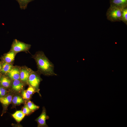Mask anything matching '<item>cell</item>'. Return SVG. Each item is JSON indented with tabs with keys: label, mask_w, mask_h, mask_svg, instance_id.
Here are the masks:
<instances>
[{
	"label": "cell",
	"mask_w": 127,
	"mask_h": 127,
	"mask_svg": "<svg viewBox=\"0 0 127 127\" xmlns=\"http://www.w3.org/2000/svg\"><path fill=\"white\" fill-rule=\"evenodd\" d=\"M33 57L36 61L38 71L39 73L48 76L57 75L54 72V65L43 52L39 51L36 52Z\"/></svg>",
	"instance_id": "1"
},
{
	"label": "cell",
	"mask_w": 127,
	"mask_h": 127,
	"mask_svg": "<svg viewBox=\"0 0 127 127\" xmlns=\"http://www.w3.org/2000/svg\"><path fill=\"white\" fill-rule=\"evenodd\" d=\"M121 9L110 5L106 13L107 19L112 22L121 21Z\"/></svg>",
	"instance_id": "2"
},
{
	"label": "cell",
	"mask_w": 127,
	"mask_h": 127,
	"mask_svg": "<svg viewBox=\"0 0 127 127\" xmlns=\"http://www.w3.org/2000/svg\"><path fill=\"white\" fill-rule=\"evenodd\" d=\"M31 46L30 44H26L15 39L12 42L11 50L16 53L22 51H28L29 49Z\"/></svg>",
	"instance_id": "3"
},
{
	"label": "cell",
	"mask_w": 127,
	"mask_h": 127,
	"mask_svg": "<svg viewBox=\"0 0 127 127\" xmlns=\"http://www.w3.org/2000/svg\"><path fill=\"white\" fill-rule=\"evenodd\" d=\"M28 80L31 86L37 90H38L41 79L37 73L31 71Z\"/></svg>",
	"instance_id": "4"
},
{
	"label": "cell",
	"mask_w": 127,
	"mask_h": 127,
	"mask_svg": "<svg viewBox=\"0 0 127 127\" xmlns=\"http://www.w3.org/2000/svg\"><path fill=\"white\" fill-rule=\"evenodd\" d=\"M49 118V116L46 115L45 109L44 107L41 114L36 120L37 122L38 127H48L46 121Z\"/></svg>",
	"instance_id": "5"
},
{
	"label": "cell",
	"mask_w": 127,
	"mask_h": 127,
	"mask_svg": "<svg viewBox=\"0 0 127 127\" xmlns=\"http://www.w3.org/2000/svg\"><path fill=\"white\" fill-rule=\"evenodd\" d=\"M110 5L121 9L127 7V0H110Z\"/></svg>",
	"instance_id": "6"
},
{
	"label": "cell",
	"mask_w": 127,
	"mask_h": 127,
	"mask_svg": "<svg viewBox=\"0 0 127 127\" xmlns=\"http://www.w3.org/2000/svg\"><path fill=\"white\" fill-rule=\"evenodd\" d=\"M8 73L9 77L12 79H20V70L17 67H13Z\"/></svg>",
	"instance_id": "7"
},
{
	"label": "cell",
	"mask_w": 127,
	"mask_h": 127,
	"mask_svg": "<svg viewBox=\"0 0 127 127\" xmlns=\"http://www.w3.org/2000/svg\"><path fill=\"white\" fill-rule=\"evenodd\" d=\"M31 71L28 69L24 68L20 70V79L23 82H25L28 80Z\"/></svg>",
	"instance_id": "8"
},
{
	"label": "cell",
	"mask_w": 127,
	"mask_h": 127,
	"mask_svg": "<svg viewBox=\"0 0 127 127\" xmlns=\"http://www.w3.org/2000/svg\"><path fill=\"white\" fill-rule=\"evenodd\" d=\"M16 53L11 50L4 56V59L5 62L11 64L14 60Z\"/></svg>",
	"instance_id": "9"
},
{
	"label": "cell",
	"mask_w": 127,
	"mask_h": 127,
	"mask_svg": "<svg viewBox=\"0 0 127 127\" xmlns=\"http://www.w3.org/2000/svg\"><path fill=\"white\" fill-rule=\"evenodd\" d=\"M12 88L14 90L19 91L22 90L23 87V83L19 80H13L12 83Z\"/></svg>",
	"instance_id": "10"
},
{
	"label": "cell",
	"mask_w": 127,
	"mask_h": 127,
	"mask_svg": "<svg viewBox=\"0 0 127 127\" xmlns=\"http://www.w3.org/2000/svg\"><path fill=\"white\" fill-rule=\"evenodd\" d=\"M0 83L1 85L3 87L8 88L11 85V80L5 76L2 77L0 79Z\"/></svg>",
	"instance_id": "11"
},
{
	"label": "cell",
	"mask_w": 127,
	"mask_h": 127,
	"mask_svg": "<svg viewBox=\"0 0 127 127\" xmlns=\"http://www.w3.org/2000/svg\"><path fill=\"white\" fill-rule=\"evenodd\" d=\"M25 115L21 111H17L12 114L14 118L18 122H19L24 118Z\"/></svg>",
	"instance_id": "12"
},
{
	"label": "cell",
	"mask_w": 127,
	"mask_h": 127,
	"mask_svg": "<svg viewBox=\"0 0 127 127\" xmlns=\"http://www.w3.org/2000/svg\"><path fill=\"white\" fill-rule=\"evenodd\" d=\"M12 99V96L11 95L1 97H0V102L3 105L7 106L11 103Z\"/></svg>",
	"instance_id": "13"
},
{
	"label": "cell",
	"mask_w": 127,
	"mask_h": 127,
	"mask_svg": "<svg viewBox=\"0 0 127 127\" xmlns=\"http://www.w3.org/2000/svg\"><path fill=\"white\" fill-rule=\"evenodd\" d=\"M13 67L11 64L5 62L2 65L1 71L3 73H8Z\"/></svg>",
	"instance_id": "14"
},
{
	"label": "cell",
	"mask_w": 127,
	"mask_h": 127,
	"mask_svg": "<svg viewBox=\"0 0 127 127\" xmlns=\"http://www.w3.org/2000/svg\"><path fill=\"white\" fill-rule=\"evenodd\" d=\"M18 3L20 8L21 9H25L27 7L28 4L35 0H15Z\"/></svg>",
	"instance_id": "15"
},
{
	"label": "cell",
	"mask_w": 127,
	"mask_h": 127,
	"mask_svg": "<svg viewBox=\"0 0 127 127\" xmlns=\"http://www.w3.org/2000/svg\"><path fill=\"white\" fill-rule=\"evenodd\" d=\"M121 21L127 25V7L121 9Z\"/></svg>",
	"instance_id": "16"
},
{
	"label": "cell",
	"mask_w": 127,
	"mask_h": 127,
	"mask_svg": "<svg viewBox=\"0 0 127 127\" xmlns=\"http://www.w3.org/2000/svg\"><path fill=\"white\" fill-rule=\"evenodd\" d=\"M12 101L13 103L15 105L20 104L23 103L24 102L22 98L18 96L14 97L12 99Z\"/></svg>",
	"instance_id": "17"
},
{
	"label": "cell",
	"mask_w": 127,
	"mask_h": 127,
	"mask_svg": "<svg viewBox=\"0 0 127 127\" xmlns=\"http://www.w3.org/2000/svg\"><path fill=\"white\" fill-rule=\"evenodd\" d=\"M27 106L28 108L31 110H34L38 109L39 107L34 104L30 101H28Z\"/></svg>",
	"instance_id": "18"
},
{
	"label": "cell",
	"mask_w": 127,
	"mask_h": 127,
	"mask_svg": "<svg viewBox=\"0 0 127 127\" xmlns=\"http://www.w3.org/2000/svg\"><path fill=\"white\" fill-rule=\"evenodd\" d=\"M31 111L28 108L27 106L26 105L24 107L22 111L24 114L26 115L30 113Z\"/></svg>",
	"instance_id": "19"
},
{
	"label": "cell",
	"mask_w": 127,
	"mask_h": 127,
	"mask_svg": "<svg viewBox=\"0 0 127 127\" xmlns=\"http://www.w3.org/2000/svg\"><path fill=\"white\" fill-rule=\"evenodd\" d=\"M23 98L25 99H29L31 97V95L28 94L26 91H24L22 93Z\"/></svg>",
	"instance_id": "20"
},
{
	"label": "cell",
	"mask_w": 127,
	"mask_h": 127,
	"mask_svg": "<svg viewBox=\"0 0 127 127\" xmlns=\"http://www.w3.org/2000/svg\"><path fill=\"white\" fill-rule=\"evenodd\" d=\"M35 89L31 86H30L26 90L27 92L30 95H31L35 92Z\"/></svg>",
	"instance_id": "21"
},
{
	"label": "cell",
	"mask_w": 127,
	"mask_h": 127,
	"mask_svg": "<svg viewBox=\"0 0 127 127\" xmlns=\"http://www.w3.org/2000/svg\"><path fill=\"white\" fill-rule=\"evenodd\" d=\"M6 90L3 87H0V97H3L6 94Z\"/></svg>",
	"instance_id": "22"
},
{
	"label": "cell",
	"mask_w": 127,
	"mask_h": 127,
	"mask_svg": "<svg viewBox=\"0 0 127 127\" xmlns=\"http://www.w3.org/2000/svg\"><path fill=\"white\" fill-rule=\"evenodd\" d=\"M2 67V66L0 64V71H1Z\"/></svg>",
	"instance_id": "23"
}]
</instances>
